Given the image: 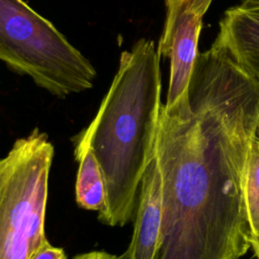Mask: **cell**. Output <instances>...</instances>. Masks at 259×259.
Masks as SVG:
<instances>
[{
    "label": "cell",
    "mask_w": 259,
    "mask_h": 259,
    "mask_svg": "<svg viewBox=\"0 0 259 259\" xmlns=\"http://www.w3.org/2000/svg\"><path fill=\"white\" fill-rule=\"evenodd\" d=\"M258 122L259 81L215 37L197 54L188 98L161 108L157 259H239L251 248L242 178Z\"/></svg>",
    "instance_id": "1"
},
{
    "label": "cell",
    "mask_w": 259,
    "mask_h": 259,
    "mask_svg": "<svg viewBox=\"0 0 259 259\" xmlns=\"http://www.w3.org/2000/svg\"><path fill=\"white\" fill-rule=\"evenodd\" d=\"M160 59L151 39L123 51L97 113L73 137L92 149L102 169L106 201L97 219L108 227L134 222L142 177L156 156L163 105Z\"/></svg>",
    "instance_id": "2"
},
{
    "label": "cell",
    "mask_w": 259,
    "mask_h": 259,
    "mask_svg": "<svg viewBox=\"0 0 259 259\" xmlns=\"http://www.w3.org/2000/svg\"><path fill=\"white\" fill-rule=\"evenodd\" d=\"M0 60L58 98L91 89L97 75L90 61L23 0H0Z\"/></svg>",
    "instance_id": "3"
},
{
    "label": "cell",
    "mask_w": 259,
    "mask_h": 259,
    "mask_svg": "<svg viewBox=\"0 0 259 259\" xmlns=\"http://www.w3.org/2000/svg\"><path fill=\"white\" fill-rule=\"evenodd\" d=\"M54 154L49 136L34 127L0 158V259H29L49 243L46 210Z\"/></svg>",
    "instance_id": "4"
},
{
    "label": "cell",
    "mask_w": 259,
    "mask_h": 259,
    "mask_svg": "<svg viewBox=\"0 0 259 259\" xmlns=\"http://www.w3.org/2000/svg\"><path fill=\"white\" fill-rule=\"evenodd\" d=\"M212 0H164L166 16L157 52L170 60L165 106L188 98V88L198 54L202 18Z\"/></svg>",
    "instance_id": "5"
},
{
    "label": "cell",
    "mask_w": 259,
    "mask_h": 259,
    "mask_svg": "<svg viewBox=\"0 0 259 259\" xmlns=\"http://www.w3.org/2000/svg\"><path fill=\"white\" fill-rule=\"evenodd\" d=\"M162 223V177L155 156L142 177L133 236L120 259H157L161 243Z\"/></svg>",
    "instance_id": "6"
},
{
    "label": "cell",
    "mask_w": 259,
    "mask_h": 259,
    "mask_svg": "<svg viewBox=\"0 0 259 259\" xmlns=\"http://www.w3.org/2000/svg\"><path fill=\"white\" fill-rule=\"evenodd\" d=\"M217 37L233 58L259 81V7L241 5L228 9Z\"/></svg>",
    "instance_id": "7"
},
{
    "label": "cell",
    "mask_w": 259,
    "mask_h": 259,
    "mask_svg": "<svg viewBox=\"0 0 259 259\" xmlns=\"http://www.w3.org/2000/svg\"><path fill=\"white\" fill-rule=\"evenodd\" d=\"M74 156L78 162L75 200L80 208L100 211L106 201V185L102 169L92 151L84 142L72 138Z\"/></svg>",
    "instance_id": "8"
},
{
    "label": "cell",
    "mask_w": 259,
    "mask_h": 259,
    "mask_svg": "<svg viewBox=\"0 0 259 259\" xmlns=\"http://www.w3.org/2000/svg\"><path fill=\"white\" fill-rule=\"evenodd\" d=\"M242 186L247 217L254 238L259 236V139L256 134L246 159Z\"/></svg>",
    "instance_id": "9"
},
{
    "label": "cell",
    "mask_w": 259,
    "mask_h": 259,
    "mask_svg": "<svg viewBox=\"0 0 259 259\" xmlns=\"http://www.w3.org/2000/svg\"><path fill=\"white\" fill-rule=\"evenodd\" d=\"M29 259H68V257L63 248L55 247L47 243Z\"/></svg>",
    "instance_id": "10"
},
{
    "label": "cell",
    "mask_w": 259,
    "mask_h": 259,
    "mask_svg": "<svg viewBox=\"0 0 259 259\" xmlns=\"http://www.w3.org/2000/svg\"><path fill=\"white\" fill-rule=\"evenodd\" d=\"M72 259H120V256L117 257L106 251H90L75 255Z\"/></svg>",
    "instance_id": "11"
},
{
    "label": "cell",
    "mask_w": 259,
    "mask_h": 259,
    "mask_svg": "<svg viewBox=\"0 0 259 259\" xmlns=\"http://www.w3.org/2000/svg\"><path fill=\"white\" fill-rule=\"evenodd\" d=\"M251 247H252L253 250H254L255 256L257 257V259H259V236L252 238Z\"/></svg>",
    "instance_id": "12"
},
{
    "label": "cell",
    "mask_w": 259,
    "mask_h": 259,
    "mask_svg": "<svg viewBox=\"0 0 259 259\" xmlns=\"http://www.w3.org/2000/svg\"><path fill=\"white\" fill-rule=\"evenodd\" d=\"M241 6L248 7V8L259 7V0H243Z\"/></svg>",
    "instance_id": "13"
},
{
    "label": "cell",
    "mask_w": 259,
    "mask_h": 259,
    "mask_svg": "<svg viewBox=\"0 0 259 259\" xmlns=\"http://www.w3.org/2000/svg\"><path fill=\"white\" fill-rule=\"evenodd\" d=\"M256 137L259 139V122H258V125H257V128H256Z\"/></svg>",
    "instance_id": "14"
}]
</instances>
